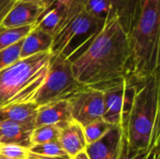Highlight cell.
I'll return each instance as SVG.
<instances>
[{
    "mask_svg": "<svg viewBox=\"0 0 160 159\" xmlns=\"http://www.w3.org/2000/svg\"><path fill=\"white\" fill-rule=\"evenodd\" d=\"M128 57V34L114 17L106 21L91 43L70 61L72 74L82 86L97 87L124 78Z\"/></svg>",
    "mask_w": 160,
    "mask_h": 159,
    "instance_id": "cell-1",
    "label": "cell"
},
{
    "mask_svg": "<svg viewBox=\"0 0 160 159\" xmlns=\"http://www.w3.org/2000/svg\"><path fill=\"white\" fill-rule=\"evenodd\" d=\"M128 38V57L125 78L137 82L158 74L160 0H141Z\"/></svg>",
    "mask_w": 160,
    "mask_h": 159,
    "instance_id": "cell-2",
    "label": "cell"
},
{
    "mask_svg": "<svg viewBox=\"0 0 160 159\" xmlns=\"http://www.w3.org/2000/svg\"><path fill=\"white\" fill-rule=\"evenodd\" d=\"M133 83L135 92L122 130L134 151L147 152L159 145V73Z\"/></svg>",
    "mask_w": 160,
    "mask_h": 159,
    "instance_id": "cell-3",
    "label": "cell"
},
{
    "mask_svg": "<svg viewBox=\"0 0 160 159\" xmlns=\"http://www.w3.org/2000/svg\"><path fill=\"white\" fill-rule=\"evenodd\" d=\"M52 53L19 59L0 71V109L35 101L49 69Z\"/></svg>",
    "mask_w": 160,
    "mask_h": 159,
    "instance_id": "cell-4",
    "label": "cell"
},
{
    "mask_svg": "<svg viewBox=\"0 0 160 159\" xmlns=\"http://www.w3.org/2000/svg\"><path fill=\"white\" fill-rule=\"evenodd\" d=\"M104 23L85 9L82 10L67 19L54 34L51 53L60 54L71 61L91 43Z\"/></svg>",
    "mask_w": 160,
    "mask_h": 159,
    "instance_id": "cell-5",
    "label": "cell"
},
{
    "mask_svg": "<svg viewBox=\"0 0 160 159\" xmlns=\"http://www.w3.org/2000/svg\"><path fill=\"white\" fill-rule=\"evenodd\" d=\"M82 86L74 78L71 63L60 54H52L46 79L40 87L34 103L44 106L55 101L69 98Z\"/></svg>",
    "mask_w": 160,
    "mask_h": 159,
    "instance_id": "cell-6",
    "label": "cell"
},
{
    "mask_svg": "<svg viewBox=\"0 0 160 159\" xmlns=\"http://www.w3.org/2000/svg\"><path fill=\"white\" fill-rule=\"evenodd\" d=\"M97 88L103 94L105 112L102 118L112 126L123 127L134 96V83L124 77Z\"/></svg>",
    "mask_w": 160,
    "mask_h": 159,
    "instance_id": "cell-7",
    "label": "cell"
},
{
    "mask_svg": "<svg viewBox=\"0 0 160 159\" xmlns=\"http://www.w3.org/2000/svg\"><path fill=\"white\" fill-rule=\"evenodd\" d=\"M71 119L82 127L103 117L105 112L102 91L83 86L68 98Z\"/></svg>",
    "mask_w": 160,
    "mask_h": 159,
    "instance_id": "cell-8",
    "label": "cell"
},
{
    "mask_svg": "<svg viewBox=\"0 0 160 159\" xmlns=\"http://www.w3.org/2000/svg\"><path fill=\"white\" fill-rule=\"evenodd\" d=\"M122 135V127H112L101 139L86 146L85 152L89 159H117Z\"/></svg>",
    "mask_w": 160,
    "mask_h": 159,
    "instance_id": "cell-9",
    "label": "cell"
},
{
    "mask_svg": "<svg viewBox=\"0 0 160 159\" xmlns=\"http://www.w3.org/2000/svg\"><path fill=\"white\" fill-rule=\"evenodd\" d=\"M45 7L35 3L16 1L0 25L8 28L35 25Z\"/></svg>",
    "mask_w": 160,
    "mask_h": 159,
    "instance_id": "cell-10",
    "label": "cell"
},
{
    "mask_svg": "<svg viewBox=\"0 0 160 159\" xmlns=\"http://www.w3.org/2000/svg\"><path fill=\"white\" fill-rule=\"evenodd\" d=\"M71 120L68 99L59 100L38 107L35 127L41 126L61 127Z\"/></svg>",
    "mask_w": 160,
    "mask_h": 159,
    "instance_id": "cell-11",
    "label": "cell"
},
{
    "mask_svg": "<svg viewBox=\"0 0 160 159\" xmlns=\"http://www.w3.org/2000/svg\"><path fill=\"white\" fill-rule=\"evenodd\" d=\"M59 128L58 142L69 158L85 151L87 143L83 133V127L80 124L71 120L59 127Z\"/></svg>",
    "mask_w": 160,
    "mask_h": 159,
    "instance_id": "cell-12",
    "label": "cell"
},
{
    "mask_svg": "<svg viewBox=\"0 0 160 159\" xmlns=\"http://www.w3.org/2000/svg\"><path fill=\"white\" fill-rule=\"evenodd\" d=\"M33 129L32 127L9 121H0V145L13 144L28 149L31 146L30 136Z\"/></svg>",
    "mask_w": 160,
    "mask_h": 159,
    "instance_id": "cell-13",
    "label": "cell"
},
{
    "mask_svg": "<svg viewBox=\"0 0 160 159\" xmlns=\"http://www.w3.org/2000/svg\"><path fill=\"white\" fill-rule=\"evenodd\" d=\"M52 44V36L34 26L22 41L20 59L38 53L51 52Z\"/></svg>",
    "mask_w": 160,
    "mask_h": 159,
    "instance_id": "cell-14",
    "label": "cell"
},
{
    "mask_svg": "<svg viewBox=\"0 0 160 159\" xmlns=\"http://www.w3.org/2000/svg\"><path fill=\"white\" fill-rule=\"evenodd\" d=\"M66 19L67 13L64 6L53 1L44 8L34 26L53 37L61 28Z\"/></svg>",
    "mask_w": 160,
    "mask_h": 159,
    "instance_id": "cell-15",
    "label": "cell"
},
{
    "mask_svg": "<svg viewBox=\"0 0 160 159\" xmlns=\"http://www.w3.org/2000/svg\"><path fill=\"white\" fill-rule=\"evenodd\" d=\"M38 106L34 103L19 104L0 109V121H9L35 127Z\"/></svg>",
    "mask_w": 160,
    "mask_h": 159,
    "instance_id": "cell-16",
    "label": "cell"
},
{
    "mask_svg": "<svg viewBox=\"0 0 160 159\" xmlns=\"http://www.w3.org/2000/svg\"><path fill=\"white\" fill-rule=\"evenodd\" d=\"M110 1L120 24L128 34L136 18L141 0H110Z\"/></svg>",
    "mask_w": 160,
    "mask_h": 159,
    "instance_id": "cell-17",
    "label": "cell"
},
{
    "mask_svg": "<svg viewBox=\"0 0 160 159\" xmlns=\"http://www.w3.org/2000/svg\"><path fill=\"white\" fill-rule=\"evenodd\" d=\"M84 9L90 15L104 22L116 17L110 0H86Z\"/></svg>",
    "mask_w": 160,
    "mask_h": 159,
    "instance_id": "cell-18",
    "label": "cell"
},
{
    "mask_svg": "<svg viewBox=\"0 0 160 159\" xmlns=\"http://www.w3.org/2000/svg\"><path fill=\"white\" fill-rule=\"evenodd\" d=\"M33 27L34 25L8 28L0 25V51L22 40Z\"/></svg>",
    "mask_w": 160,
    "mask_h": 159,
    "instance_id": "cell-19",
    "label": "cell"
},
{
    "mask_svg": "<svg viewBox=\"0 0 160 159\" xmlns=\"http://www.w3.org/2000/svg\"><path fill=\"white\" fill-rule=\"evenodd\" d=\"M158 157H159V145L147 152L134 151L129 146L126 135L123 132L117 159H158Z\"/></svg>",
    "mask_w": 160,
    "mask_h": 159,
    "instance_id": "cell-20",
    "label": "cell"
},
{
    "mask_svg": "<svg viewBox=\"0 0 160 159\" xmlns=\"http://www.w3.org/2000/svg\"><path fill=\"white\" fill-rule=\"evenodd\" d=\"M28 152L35 156L49 157V158H66L70 159L63 150L58 142H52L42 144L31 145L28 148Z\"/></svg>",
    "mask_w": 160,
    "mask_h": 159,
    "instance_id": "cell-21",
    "label": "cell"
},
{
    "mask_svg": "<svg viewBox=\"0 0 160 159\" xmlns=\"http://www.w3.org/2000/svg\"><path fill=\"white\" fill-rule=\"evenodd\" d=\"M60 128L57 126H41L34 127L30 136L31 145L58 142Z\"/></svg>",
    "mask_w": 160,
    "mask_h": 159,
    "instance_id": "cell-22",
    "label": "cell"
},
{
    "mask_svg": "<svg viewBox=\"0 0 160 159\" xmlns=\"http://www.w3.org/2000/svg\"><path fill=\"white\" fill-rule=\"evenodd\" d=\"M113 127L107 123L103 118L98 119L83 127V133L87 145L92 144L101 139Z\"/></svg>",
    "mask_w": 160,
    "mask_h": 159,
    "instance_id": "cell-23",
    "label": "cell"
},
{
    "mask_svg": "<svg viewBox=\"0 0 160 159\" xmlns=\"http://www.w3.org/2000/svg\"><path fill=\"white\" fill-rule=\"evenodd\" d=\"M22 41V40L0 51V71L20 59Z\"/></svg>",
    "mask_w": 160,
    "mask_h": 159,
    "instance_id": "cell-24",
    "label": "cell"
},
{
    "mask_svg": "<svg viewBox=\"0 0 160 159\" xmlns=\"http://www.w3.org/2000/svg\"><path fill=\"white\" fill-rule=\"evenodd\" d=\"M28 149L13 145V144H2L0 145V155L8 158L26 159L28 157Z\"/></svg>",
    "mask_w": 160,
    "mask_h": 159,
    "instance_id": "cell-25",
    "label": "cell"
},
{
    "mask_svg": "<svg viewBox=\"0 0 160 159\" xmlns=\"http://www.w3.org/2000/svg\"><path fill=\"white\" fill-rule=\"evenodd\" d=\"M54 1L64 6L67 13V19L83 10L85 8V3H86V0H54Z\"/></svg>",
    "mask_w": 160,
    "mask_h": 159,
    "instance_id": "cell-26",
    "label": "cell"
},
{
    "mask_svg": "<svg viewBox=\"0 0 160 159\" xmlns=\"http://www.w3.org/2000/svg\"><path fill=\"white\" fill-rule=\"evenodd\" d=\"M16 0H0V24L6 18L7 14L15 4Z\"/></svg>",
    "mask_w": 160,
    "mask_h": 159,
    "instance_id": "cell-27",
    "label": "cell"
},
{
    "mask_svg": "<svg viewBox=\"0 0 160 159\" xmlns=\"http://www.w3.org/2000/svg\"><path fill=\"white\" fill-rule=\"evenodd\" d=\"M16 1H21V2H29V3H35V4L41 5V6H43V7H47V6H49L51 3H52L54 0H16Z\"/></svg>",
    "mask_w": 160,
    "mask_h": 159,
    "instance_id": "cell-28",
    "label": "cell"
},
{
    "mask_svg": "<svg viewBox=\"0 0 160 159\" xmlns=\"http://www.w3.org/2000/svg\"><path fill=\"white\" fill-rule=\"evenodd\" d=\"M70 159H89V157H88L86 152L85 151H82V152L77 154L76 156H74L73 157H71Z\"/></svg>",
    "mask_w": 160,
    "mask_h": 159,
    "instance_id": "cell-29",
    "label": "cell"
},
{
    "mask_svg": "<svg viewBox=\"0 0 160 159\" xmlns=\"http://www.w3.org/2000/svg\"><path fill=\"white\" fill-rule=\"evenodd\" d=\"M26 159H66V158H49V157H39V156H35L32 154H28V157Z\"/></svg>",
    "mask_w": 160,
    "mask_h": 159,
    "instance_id": "cell-30",
    "label": "cell"
},
{
    "mask_svg": "<svg viewBox=\"0 0 160 159\" xmlns=\"http://www.w3.org/2000/svg\"><path fill=\"white\" fill-rule=\"evenodd\" d=\"M0 159H12V158H8V157H3V156H1V155H0Z\"/></svg>",
    "mask_w": 160,
    "mask_h": 159,
    "instance_id": "cell-31",
    "label": "cell"
}]
</instances>
